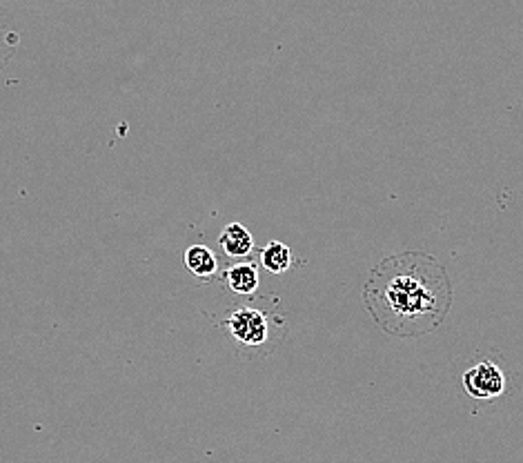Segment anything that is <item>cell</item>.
Returning a JSON list of instances; mask_svg holds the SVG:
<instances>
[{"instance_id": "cell-2", "label": "cell", "mask_w": 523, "mask_h": 463, "mask_svg": "<svg viewBox=\"0 0 523 463\" xmlns=\"http://www.w3.org/2000/svg\"><path fill=\"white\" fill-rule=\"evenodd\" d=\"M225 328L232 334L236 343L245 348H263L268 346L272 339V317L265 310L259 308H239L234 310L228 319H225Z\"/></svg>"}, {"instance_id": "cell-3", "label": "cell", "mask_w": 523, "mask_h": 463, "mask_svg": "<svg viewBox=\"0 0 523 463\" xmlns=\"http://www.w3.org/2000/svg\"><path fill=\"white\" fill-rule=\"evenodd\" d=\"M508 388V379L506 372L499 366V363L483 359L477 361L475 366H470L466 372H463V390L470 399L481 401V403H490L501 399L506 394Z\"/></svg>"}, {"instance_id": "cell-7", "label": "cell", "mask_w": 523, "mask_h": 463, "mask_svg": "<svg viewBox=\"0 0 523 463\" xmlns=\"http://www.w3.org/2000/svg\"><path fill=\"white\" fill-rule=\"evenodd\" d=\"M259 259H261L263 268L270 274H285V272H290L294 265L292 250L281 241H270L268 245H265Z\"/></svg>"}, {"instance_id": "cell-5", "label": "cell", "mask_w": 523, "mask_h": 463, "mask_svg": "<svg viewBox=\"0 0 523 463\" xmlns=\"http://www.w3.org/2000/svg\"><path fill=\"white\" fill-rule=\"evenodd\" d=\"M225 283H228V288L234 294H241V297H252V294L259 290V283H261V274L259 268H256V263L252 261H241V263H234L225 272Z\"/></svg>"}, {"instance_id": "cell-4", "label": "cell", "mask_w": 523, "mask_h": 463, "mask_svg": "<svg viewBox=\"0 0 523 463\" xmlns=\"http://www.w3.org/2000/svg\"><path fill=\"white\" fill-rule=\"evenodd\" d=\"M219 245L225 256H230V259H245V256L254 252V236L245 225L230 223L223 228L219 236Z\"/></svg>"}, {"instance_id": "cell-6", "label": "cell", "mask_w": 523, "mask_h": 463, "mask_svg": "<svg viewBox=\"0 0 523 463\" xmlns=\"http://www.w3.org/2000/svg\"><path fill=\"white\" fill-rule=\"evenodd\" d=\"M185 265L199 279H212L219 272V259L207 245H190L185 252Z\"/></svg>"}, {"instance_id": "cell-1", "label": "cell", "mask_w": 523, "mask_h": 463, "mask_svg": "<svg viewBox=\"0 0 523 463\" xmlns=\"http://www.w3.org/2000/svg\"><path fill=\"white\" fill-rule=\"evenodd\" d=\"M365 310L394 339H417L446 321L452 283L428 252L408 250L374 265L363 288Z\"/></svg>"}]
</instances>
